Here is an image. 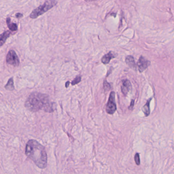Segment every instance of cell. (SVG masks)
Masks as SVG:
<instances>
[{"mask_svg":"<svg viewBox=\"0 0 174 174\" xmlns=\"http://www.w3.org/2000/svg\"><path fill=\"white\" fill-rule=\"evenodd\" d=\"M25 105L29 110L32 112L42 110L51 113L56 108L55 104L51 101L49 95L37 92L32 93L29 96Z\"/></svg>","mask_w":174,"mask_h":174,"instance_id":"6da1fadb","label":"cell"},{"mask_svg":"<svg viewBox=\"0 0 174 174\" xmlns=\"http://www.w3.org/2000/svg\"><path fill=\"white\" fill-rule=\"evenodd\" d=\"M25 154L37 167L44 169L47 165V154L45 148L38 142L31 139L27 143Z\"/></svg>","mask_w":174,"mask_h":174,"instance_id":"7a4b0ae2","label":"cell"},{"mask_svg":"<svg viewBox=\"0 0 174 174\" xmlns=\"http://www.w3.org/2000/svg\"><path fill=\"white\" fill-rule=\"evenodd\" d=\"M58 3L56 1H46L44 4L40 5L38 7L33 10L31 13L30 17L31 19H36L38 16L46 13L49 10L51 9L54 6H55Z\"/></svg>","mask_w":174,"mask_h":174,"instance_id":"3957f363","label":"cell"},{"mask_svg":"<svg viewBox=\"0 0 174 174\" xmlns=\"http://www.w3.org/2000/svg\"><path fill=\"white\" fill-rule=\"evenodd\" d=\"M106 110L107 114H113L116 110V105L115 101V93L112 91L109 95V99L106 105Z\"/></svg>","mask_w":174,"mask_h":174,"instance_id":"277c9868","label":"cell"},{"mask_svg":"<svg viewBox=\"0 0 174 174\" xmlns=\"http://www.w3.org/2000/svg\"><path fill=\"white\" fill-rule=\"evenodd\" d=\"M6 62L10 65L17 67L19 64V57L14 50H10L6 56Z\"/></svg>","mask_w":174,"mask_h":174,"instance_id":"5b68a950","label":"cell"},{"mask_svg":"<svg viewBox=\"0 0 174 174\" xmlns=\"http://www.w3.org/2000/svg\"><path fill=\"white\" fill-rule=\"evenodd\" d=\"M150 64V61L147 60L143 56H140L137 63L138 69L140 72H144Z\"/></svg>","mask_w":174,"mask_h":174,"instance_id":"8992f818","label":"cell"},{"mask_svg":"<svg viewBox=\"0 0 174 174\" xmlns=\"http://www.w3.org/2000/svg\"><path fill=\"white\" fill-rule=\"evenodd\" d=\"M131 88H132V85L129 80L127 79L123 80L122 85L121 86V89L124 95H127L128 94V92L131 89Z\"/></svg>","mask_w":174,"mask_h":174,"instance_id":"52a82bcc","label":"cell"},{"mask_svg":"<svg viewBox=\"0 0 174 174\" xmlns=\"http://www.w3.org/2000/svg\"><path fill=\"white\" fill-rule=\"evenodd\" d=\"M116 55H117L113 52H109L108 53L105 55L101 59L102 62L104 64H107L109 63L110 61L112 59L115 58Z\"/></svg>","mask_w":174,"mask_h":174,"instance_id":"ba28073f","label":"cell"},{"mask_svg":"<svg viewBox=\"0 0 174 174\" xmlns=\"http://www.w3.org/2000/svg\"><path fill=\"white\" fill-rule=\"evenodd\" d=\"M126 63L127 64L131 69H136V65L134 59L133 57L132 56H128L126 58Z\"/></svg>","mask_w":174,"mask_h":174,"instance_id":"9c48e42d","label":"cell"},{"mask_svg":"<svg viewBox=\"0 0 174 174\" xmlns=\"http://www.w3.org/2000/svg\"><path fill=\"white\" fill-rule=\"evenodd\" d=\"M10 35H11V32L9 31H6L1 35V39H0L1 46H2L4 44L6 40L8 37H9Z\"/></svg>","mask_w":174,"mask_h":174,"instance_id":"30bf717a","label":"cell"},{"mask_svg":"<svg viewBox=\"0 0 174 174\" xmlns=\"http://www.w3.org/2000/svg\"><path fill=\"white\" fill-rule=\"evenodd\" d=\"M6 23L7 26L11 31H16L17 30V26L16 24L11 23V19L9 17H7L6 19Z\"/></svg>","mask_w":174,"mask_h":174,"instance_id":"8fae6325","label":"cell"},{"mask_svg":"<svg viewBox=\"0 0 174 174\" xmlns=\"http://www.w3.org/2000/svg\"><path fill=\"white\" fill-rule=\"evenodd\" d=\"M151 100H152V99H150V100H148L147 101V102L146 103V104L144 105V107H142V112H144V114L146 116H148L150 114V103Z\"/></svg>","mask_w":174,"mask_h":174,"instance_id":"7c38bea8","label":"cell"},{"mask_svg":"<svg viewBox=\"0 0 174 174\" xmlns=\"http://www.w3.org/2000/svg\"><path fill=\"white\" fill-rule=\"evenodd\" d=\"M5 88L8 91H12L14 89V81H13V78L12 77L10 78L9 80L5 85Z\"/></svg>","mask_w":174,"mask_h":174,"instance_id":"4fadbf2b","label":"cell"},{"mask_svg":"<svg viewBox=\"0 0 174 174\" xmlns=\"http://www.w3.org/2000/svg\"><path fill=\"white\" fill-rule=\"evenodd\" d=\"M81 77L80 76H77V77L75 78V79L73 80L72 82V85H75L76 84L79 83L81 81Z\"/></svg>","mask_w":174,"mask_h":174,"instance_id":"5bb4252c","label":"cell"},{"mask_svg":"<svg viewBox=\"0 0 174 174\" xmlns=\"http://www.w3.org/2000/svg\"><path fill=\"white\" fill-rule=\"evenodd\" d=\"M134 160L136 164L137 165H140V157H139V153H136L135 154L134 156Z\"/></svg>","mask_w":174,"mask_h":174,"instance_id":"9a60e30c","label":"cell"},{"mask_svg":"<svg viewBox=\"0 0 174 174\" xmlns=\"http://www.w3.org/2000/svg\"><path fill=\"white\" fill-rule=\"evenodd\" d=\"M104 88L105 91H109L111 89V86L105 80L104 82Z\"/></svg>","mask_w":174,"mask_h":174,"instance_id":"2e32d148","label":"cell"},{"mask_svg":"<svg viewBox=\"0 0 174 174\" xmlns=\"http://www.w3.org/2000/svg\"><path fill=\"white\" fill-rule=\"evenodd\" d=\"M134 100H132L131 101V104H130V106L129 107V109L130 110H132L134 107Z\"/></svg>","mask_w":174,"mask_h":174,"instance_id":"e0dca14e","label":"cell"},{"mask_svg":"<svg viewBox=\"0 0 174 174\" xmlns=\"http://www.w3.org/2000/svg\"><path fill=\"white\" fill-rule=\"evenodd\" d=\"M23 16V14L21 13H16L15 14V17H16V18H17V19H19L21 17H22Z\"/></svg>","mask_w":174,"mask_h":174,"instance_id":"ac0fdd59","label":"cell"},{"mask_svg":"<svg viewBox=\"0 0 174 174\" xmlns=\"http://www.w3.org/2000/svg\"><path fill=\"white\" fill-rule=\"evenodd\" d=\"M69 84H70V82L67 81V82L66 83V84H65V87H66L67 88L69 86Z\"/></svg>","mask_w":174,"mask_h":174,"instance_id":"d6986e66","label":"cell"}]
</instances>
